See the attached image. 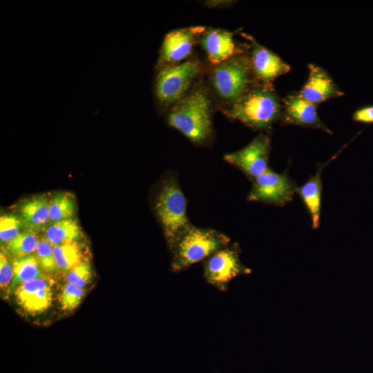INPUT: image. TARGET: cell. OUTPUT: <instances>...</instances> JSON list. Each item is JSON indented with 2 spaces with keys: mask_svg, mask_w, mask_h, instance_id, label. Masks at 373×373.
<instances>
[{
  "mask_svg": "<svg viewBox=\"0 0 373 373\" xmlns=\"http://www.w3.org/2000/svg\"><path fill=\"white\" fill-rule=\"evenodd\" d=\"M186 199L177 175L169 171L162 180L155 196L153 209L169 249L192 223L186 213Z\"/></svg>",
  "mask_w": 373,
  "mask_h": 373,
  "instance_id": "3",
  "label": "cell"
},
{
  "mask_svg": "<svg viewBox=\"0 0 373 373\" xmlns=\"http://www.w3.org/2000/svg\"><path fill=\"white\" fill-rule=\"evenodd\" d=\"M230 242V238L218 230L191 224L181 233L169 251L171 256L170 269L173 273L184 271L192 265L202 262Z\"/></svg>",
  "mask_w": 373,
  "mask_h": 373,
  "instance_id": "4",
  "label": "cell"
},
{
  "mask_svg": "<svg viewBox=\"0 0 373 373\" xmlns=\"http://www.w3.org/2000/svg\"><path fill=\"white\" fill-rule=\"evenodd\" d=\"M270 150L269 136L260 133L246 146L236 152L226 154L224 159L253 181L269 168Z\"/></svg>",
  "mask_w": 373,
  "mask_h": 373,
  "instance_id": "9",
  "label": "cell"
},
{
  "mask_svg": "<svg viewBox=\"0 0 373 373\" xmlns=\"http://www.w3.org/2000/svg\"><path fill=\"white\" fill-rule=\"evenodd\" d=\"M331 160H329L326 163L318 164L316 173L311 176L303 185L296 188V193L299 195L311 216L313 229H317L320 224L322 193L321 173Z\"/></svg>",
  "mask_w": 373,
  "mask_h": 373,
  "instance_id": "16",
  "label": "cell"
},
{
  "mask_svg": "<svg viewBox=\"0 0 373 373\" xmlns=\"http://www.w3.org/2000/svg\"><path fill=\"white\" fill-rule=\"evenodd\" d=\"M308 69L307 82L298 91L306 100L317 106L344 95L325 69L312 64H308Z\"/></svg>",
  "mask_w": 373,
  "mask_h": 373,
  "instance_id": "15",
  "label": "cell"
},
{
  "mask_svg": "<svg viewBox=\"0 0 373 373\" xmlns=\"http://www.w3.org/2000/svg\"><path fill=\"white\" fill-rule=\"evenodd\" d=\"M203 64L198 59L157 69L154 93L159 106L169 108L183 99L199 82Z\"/></svg>",
  "mask_w": 373,
  "mask_h": 373,
  "instance_id": "6",
  "label": "cell"
},
{
  "mask_svg": "<svg viewBox=\"0 0 373 373\" xmlns=\"http://www.w3.org/2000/svg\"><path fill=\"white\" fill-rule=\"evenodd\" d=\"M317 106L303 98L299 92H293L283 99V116L285 124L322 130L329 134L332 131L319 118Z\"/></svg>",
  "mask_w": 373,
  "mask_h": 373,
  "instance_id": "12",
  "label": "cell"
},
{
  "mask_svg": "<svg viewBox=\"0 0 373 373\" xmlns=\"http://www.w3.org/2000/svg\"><path fill=\"white\" fill-rule=\"evenodd\" d=\"M213 103L209 89L199 81L180 101L171 106L166 121L192 143L207 146L213 142Z\"/></svg>",
  "mask_w": 373,
  "mask_h": 373,
  "instance_id": "1",
  "label": "cell"
},
{
  "mask_svg": "<svg viewBox=\"0 0 373 373\" xmlns=\"http://www.w3.org/2000/svg\"><path fill=\"white\" fill-rule=\"evenodd\" d=\"M81 237V228L72 218L53 222L45 230V238L52 246L77 242Z\"/></svg>",
  "mask_w": 373,
  "mask_h": 373,
  "instance_id": "19",
  "label": "cell"
},
{
  "mask_svg": "<svg viewBox=\"0 0 373 373\" xmlns=\"http://www.w3.org/2000/svg\"><path fill=\"white\" fill-rule=\"evenodd\" d=\"M21 222L12 214H3L0 218V239L1 242H10L20 234Z\"/></svg>",
  "mask_w": 373,
  "mask_h": 373,
  "instance_id": "25",
  "label": "cell"
},
{
  "mask_svg": "<svg viewBox=\"0 0 373 373\" xmlns=\"http://www.w3.org/2000/svg\"><path fill=\"white\" fill-rule=\"evenodd\" d=\"M257 83L249 55L245 52L213 66L209 76L210 89L222 108L237 101Z\"/></svg>",
  "mask_w": 373,
  "mask_h": 373,
  "instance_id": "5",
  "label": "cell"
},
{
  "mask_svg": "<svg viewBox=\"0 0 373 373\" xmlns=\"http://www.w3.org/2000/svg\"><path fill=\"white\" fill-rule=\"evenodd\" d=\"M20 213L28 229H41L49 221V201L44 196L30 198L21 204Z\"/></svg>",
  "mask_w": 373,
  "mask_h": 373,
  "instance_id": "17",
  "label": "cell"
},
{
  "mask_svg": "<svg viewBox=\"0 0 373 373\" xmlns=\"http://www.w3.org/2000/svg\"><path fill=\"white\" fill-rule=\"evenodd\" d=\"M75 211L73 196L67 193H59L49 201V221L56 222L72 218Z\"/></svg>",
  "mask_w": 373,
  "mask_h": 373,
  "instance_id": "21",
  "label": "cell"
},
{
  "mask_svg": "<svg viewBox=\"0 0 373 373\" xmlns=\"http://www.w3.org/2000/svg\"><path fill=\"white\" fill-rule=\"evenodd\" d=\"M53 254L59 270L68 272L81 262V251L77 242L53 246Z\"/></svg>",
  "mask_w": 373,
  "mask_h": 373,
  "instance_id": "20",
  "label": "cell"
},
{
  "mask_svg": "<svg viewBox=\"0 0 373 373\" xmlns=\"http://www.w3.org/2000/svg\"><path fill=\"white\" fill-rule=\"evenodd\" d=\"M229 118L254 130H269L283 116V99L272 84L257 83L233 104L222 108Z\"/></svg>",
  "mask_w": 373,
  "mask_h": 373,
  "instance_id": "2",
  "label": "cell"
},
{
  "mask_svg": "<svg viewBox=\"0 0 373 373\" xmlns=\"http://www.w3.org/2000/svg\"><path fill=\"white\" fill-rule=\"evenodd\" d=\"M204 30L203 26H193L168 32L160 48L157 68L189 59L198 38Z\"/></svg>",
  "mask_w": 373,
  "mask_h": 373,
  "instance_id": "10",
  "label": "cell"
},
{
  "mask_svg": "<svg viewBox=\"0 0 373 373\" xmlns=\"http://www.w3.org/2000/svg\"><path fill=\"white\" fill-rule=\"evenodd\" d=\"M249 38L251 48L248 55L253 75L258 83L272 84L274 79L290 70V66L278 55Z\"/></svg>",
  "mask_w": 373,
  "mask_h": 373,
  "instance_id": "11",
  "label": "cell"
},
{
  "mask_svg": "<svg viewBox=\"0 0 373 373\" xmlns=\"http://www.w3.org/2000/svg\"><path fill=\"white\" fill-rule=\"evenodd\" d=\"M92 276L90 263L87 260H82L68 272L66 280L68 283L83 288L90 282Z\"/></svg>",
  "mask_w": 373,
  "mask_h": 373,
  "instance_id": "26",
  "label": "cell"
},
{
  "mask_svg": "<svg viewBox=\"0 0 373 373\" xmlns=\"http://www.w3.org/2000/svg\"><path fill=\"white\" fill-rule=\"evenodd\" d=\"M14 278V269L3 251L0 253V286L1 289H8Z\"/></svg>",
  "mask_w": 373,
  "mask_h": 373,
  "instance_id": "27",
  "label": "cell"
},
{
  "mask_svg": "<svg viewBox=\"0 0 373 373\" xmlns=\"http://www.w3.org/2000/svg\"><path fill=\"white\" fill-rule=\"evenodd\" d=\"M14 278L7 289L8 294L14 293L15 289L21 284L46 276L40 269L39 262L36 256L28 255L21 258H15L12 260Z\"/></svg>",
  "mask_w": 373,
  "mask_h": 373,
  "instance_id": "18",
  "label": "cell"
},
{
  "mask_svg": "<svg viewBox=\"0 0 373 373\" xmlns=\"http://www.w3.org/2000/svg\"><path fill=\"white\" fill-rule=\"evenodd\" d=\"M233 36L231 32L220 28L205 30L201 35L200 41L202 48L212 66L244 53L237 46Z\"/></svg>",
  "mask_w": 373,
  "mask_h": 373,
  "instance_id": "14",
  "label": "cell"
},
{
  "mask_svg": "<svg viewBox=\"0 0 373 373\" xmlns=\"http://www.w3.org/2000/svg\"><path fill=\"white\" fill-rule=\"evenodd\" d=\"M356 122L373 124V104L365 105L357 108L352 115Z\"/></svg>",
  "mask_w": 373,
  "mask_h": 373,
  "instance_id": "28",
  "label": "cell"
},
{
  "mask_svg": "<svg viewBox=\"0 0 373 373\" xmlns=\"http://www.w3.org/2000/svg\"><path fill=\"white\" fill-rule=\"evenodd\" d=\"M252 182L247 200L276 207L291 202L297 188L287 172L278 173L269 167Z\"/></svg>",
  "mask_w": 373,
  "mask_h": 373,
  "instance_id": "8",
  "label": "cell"
},
{
  "mask_svg": "<svg viewBox=\"0 0 373 373\" xmlns=\"http://www.w3.org/2000/svg\"><path fill=\"white\" fill-rule=\"evenodd\" d=\"M84 295V290L76 285L67 283L61 294L59 300L61 309L65 311L75 309L80 304Z\"/></svg>",
  "mask_w": 373,
  "mask_h": 373,
  "instance_id": "24",
  "label": "cell"
},
{
  "mask_svg": "<svg viewBox=\"0 0 373 373\" xmlns=\"http://www.w3.org/2000/svg\"><path fill=\"white\" fill-rule=\"evenodd\" d=\"M231 3V1H209L206 4L209 7H219L229 5Z\"/></svg>",
  "mask_w": 373,
  "mask_h": 373,
  "instance_id": "29",
  "label": "cell"
},
{
  "mask_svg": "<svg viewBox=\"0 0 373 373\" xmlns=\"http://www.w3.org/2000/svg\"><path fill=\"white\" fill-rule=\"evenodd\" d=\"M39 240L36 232L28 229L7 244V250L15 258L30 255L35 251Z\"/></svg>",
  "mask_w": 373,
  "mask_h": 373,
  "instance_id": "22",
  "label": "cell"
},
{
  "mask_svg": "<svg viewBox=\"0 0 373 373\" xmlns=\"http://www.w3.org/2000/svg\"><path fill=\"white\" fill-rule=\"evenodd\" d=\"M35 253L39 265L44 270L50 274L59 270L54 258L53 246L46 238L39 240Z\"/></svg>",
  "mask_w": 373,
  "mask_h": 373,
  "instance_id": "23",
  "label": "cell"
},
{
  "mask_svg": "<svg viewBox=\"0 0 373 373\" xmlns=\"http://www.w3.org/2000/svg\"><path fill=\"white\" fill-rule=\"evenodd\" d=\"M240 253L238 243H229L204 260L202 266L205 282L218 291H226L234 278L249 274L251 269L241 262Z\"/></svg>",
  "mask_w": 373,
  "mask_h": 373,
  "instance_id": "7",
  "label": "cell"
},
{
  "mask_svg": "<svg viewBox=\"0 0 373 373\" xmlns=\"http://www.w3.org/2000/svg\"><path fill=\"white\" fill-rule=\"evenodd\" d=\"M53 283L46 276L21 284L14 291L18 305L30 314L46 311L52 303Z\"/></svg>",
  "mask_w": 373,
  "mask_h": 373,
  "instance_id": "13",
  "label": "cell"
}]
</instances>
